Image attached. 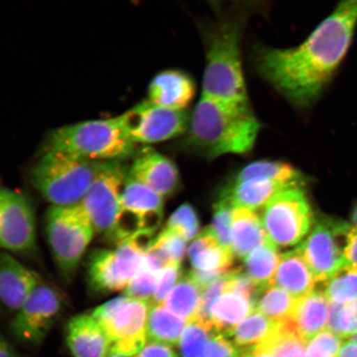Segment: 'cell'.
<instances>
[{
    "mask_svg": "<svg viewBox=\"0 0 357 357\" xmlns=\"http://www.w3.org/2000/svg\"><path fill=\"white\" fill-rule=\"evenodd\" d=\"M357 1L338 4L305 42L291 48H261L257 67L263 77L298 108L319 99L350 47Z\"/></svg>",
    "mask_w": 357,
    "mask_h": 357,
    "instance_id": "obj_1",
    "label": "cell"
},
{
    "mask_svg": "<svg viewBox=\"0 0 357 357\" xmlns=\"http://www.w3.org/2000/svg\"><path fill=\"white\" fill-rule=\"evenodd\" d=\"M261 124L251 106L242 107L201 96L190 116L187 142L208 158L249 153Z\"/></svg>",
    "mask_w": 357,
    "mask_h": 357,
    "instance_id": "obj_2",
    "label": "cell"
},
{
    "mask_svg": "<svg viewBox=\"0 0 357 357\" xmlns=\"http://www.w3.org/2000/svg\"><path fill=\"white\" fill-rule=\"evenodd\" d=\"M245 20V13L225 16L209 31L201 96L250 106L241 54Z\"/></svg>",
    "mask_w": 357,
    "mask_h": 357,
    "instance_id": "obj_3",
    "label": "cell"
},
{
    "mask_svg": "<svg viewBox=\"0 0 357 357\" xmlns=\"http://www.w3.org/2000/svg\"><path fill=\"white\" fill-rule=\"evenodd\" d=\"M134 145L124 127L122 114L67 125L53 131L46 151H61L95 162H112L127 158Z\"/></svg>",
    "mask_w": 357,
    "mask_h": 357,
    "instance_id": "obj_4",
    "label": "cell"
},
{
    "mask_svg": "<svg viewBox=\"0 0 357 357\" xmlns=\"http://www.w3.org/2000/svg\"><path fill=\"white\" fill-rule=\"evenodd\" d=\"M101 164L65 151H45L31 173V181L52 206H73L87 193Z\"/></svg>",
    "mask_w": 357,
    "mask_h": 357,
    "instance_id": "obj_5",
    "label": "cell"
},
{
    "mask_svg": "<svg viewBox=\"0 0 357 357\" xmlns=\"http://www.w3.org/2000/svg\"><path fill=\"white\" fill-rule=\"evenodd\" d=\"M45 227L58 270L66 279L73 278L96 234L86 211L79 204L52 206L47 211Z\"/></svg>",
    "mask_w": 357,
    "mask_h": 357,
    "instance_id": "obj_6",
    "label": "cell"
},
{
    "mask_svg": "<svg viewBox=\"0 0 357 357\" xmlns=\"http://www.w3.org/2000/svg\"><path fill=\"white\" fill-rule=\"evenodd\" d=\"M149 301L119 296L91 312L104 328L110 342V354L134 356L147 343Z\"/></svg>",
    "mask_w": 357,
    "mask_h": 357,
    "instance_id": "obj_7",
    "label": "cell"
},
{
    "mask_svg": "<svg viewBox=\"0 0 357 357\" xmlns=\"http://www.w3.org/2000/svg\"><path fill=\"white\" fill-rule=\"evenodd\" d=\"M260 211L268 242L278 249L300 244L310 233L312 211L302 186L281 190Z\"/></svg>",
    "mask_w": 357,
    "mask_h": 357,
    "instance_id": "obj_8",
    "label": "cell"
},
{
    "mask_svg": "<svg viewBox=\"0 0 357 357\" xmlns=\"http://www.w3.org/2000/svg\"><path fill=\"white\" fill-rule=\"evenodd\" d=\"M146 254L132 238L114 249H98L89 257V287L99 294L124 291L144 265Z\"/></svg>",
    "mask_w": 357,
    "mask_h": 357,
    "instance_id": "obj_9",
    "label": "cell"
},
{
    "mask_svg": "<svg viewBox=\"0 0 357 357\" xmlns=\"http://www.w3.org/2000/svg\"><path fill=\"white\" fill-rule=\"evenodd\" d=\"M128 172L120 160L102 162L95 181L79 203L96 234L109 240L119 211L120 198Z\"/></svg>",
    "mask_w": 357,
    "mask_h": 357,
    "instance_id": "obj_10",
    "label": "cell"
},
{
    "mask_svg": "<svg viewBox=\"0 0 357 357\" xmlns=\"http://www.w3.org/2000/svg\"><path fill=\"white\" fill-rule=\"evenodd\" d=\"M65 296L54 285L42 280L16 312L12 329L19 340L38 345L64 310Z\"/></svg>",
    "mask_w": 357,
    "mask_h": 357,
    "instance_id": "obj_11",
    "label": "cell"
},
{
    "mask_svg": "<svg viewBox=\"0 0 357 357\" xmlns=\"http://www.w3.org/2000/svg\"><path fill=\"white\" fill-rule=\"evenodd\" d=\"M124 127L134 145L153 144L186 133L190 115L186 111L162 108L149 100L122 114Z\"/></svg>",
    "mask_w": 357,
    "mask_h": 357,
    "instance_id": "obj_12",
    "label": "cell"
},
{
    "mask_svg": "<svg viewBox=\"0 0 357 357\" xmlns=\"http://www.w3.org/2000/svg\"><path fill=\"white\" fill-rule=\"evenodd\" d=\"M37 248V230L32 204L24 194L0 188V248L29 255Z\"/></svg>",
    "mask_w": 357,
    "mask_h": 357,
    "instance_id": "obj_13",
    "label": "cell"
},
{
    "mask_svg": "<svg viewBox=\"0 0 357 357\" xmlns=\"http://www.w3.org/2000/svg\"><path fill=\"white\" fill-rule=\"evenodd\" d=\"M348 225L327 220L316 222L296 248L317 283L328 282L344 266L343 248L339 245L337 238L345 234Z\"/></svg>",
    "mask_w": 357,
    "mask_h": 357,
    "instance_id": "obj_14",
    "label": "cell"
},
{
    "mask_svg": "<svg viewBox=\"0 0 357 357\" xmlns=\"http://www.w3.org/2000/svg\"><path fill=\"white\" fill-rule=\"evenodd\" d=\"M163 218V200L149 187L133 178L129 174L124 182L116 220L132 231L158 229Z\"/></svg>",
    "mask_w": 357,
    "mask_h": 357,
    "instance_id": "obj_15",
    "label": "cell"
},
{
    "mask_svg": "<svg viewBox=\"0 0 357 357\" xmlns=\"http://www.w3.org/2000/svg\"><path fill=\"white\" fill-rule=\"evenodd\" d=\"M128 174L162 197L172 195L180 181L176 165L167 156L149 147L137 155Z\"/></svg>",
    "mask_w": 357,
    "mask_h": 357,
    "instance_id": "obj_16",
    "label": "cell"
},
{
    "mask_svg": "<svg viewBox=\"0 0 357 357\" xmlns=\"http://www.w3.org/2000/svg\"><path fill=\"white\" fill-rule=\"evenodd\" d=\"M43 280L10 253L0 254V303L17 312Z\"/></svg>",
    "mask_w": 357,
    "mask_h": 357,
    "instance_id": "obj_17",
    "label": "cell"
},
{
    "mask_svg": "<svg viewBox=\"0 0 357 357\" xmlns=\"http://www.w3.org/2000/svg\"><path fill=\"white\" fill-rule=\"evenodd\" d=\"M66 339L74 357H108L110 354L109 337L91 312L74 316L69 320Z\"/></svg>",
    "mask_w": 357,
    "mask_h": 357,
    "instance_id": "obj_18",
    "label": "cell"
},
{
    "mask_svg": "<svg viewBox=\"0 0 357 357\" xmlns=\"http://www.w3.org/2000/svg\"><path fill=\"white\" fill-rule=\"evenodd\" d=\"M195 92L194 80L189 75L178 70H167L151 80L147 100L165 109L185 111Z\"/></svg>",
    "mask_w": 357,
    "mask_h": 357,
    "instance_id": "obj_19",
    "label": "cell"
},
{
    "mask_svg": "<svg viewBox=\"0 0 357 357\" xmlns=\"http://www.w3.org/2000/svg\"><path fill=\"white\" fill-rule=\"evenodd\" d=\"M328 314L327 298L323 291L314 289L298 298L291 321L298 335L309 342L316 335L327 329Z\"/></svg>",
    "mask_w": 357,
    "mask_h": 357,
    "instance_id": "obj_20",
    "label": "cell"
},
{
    "mask_svg": "<svg viewBox=\"0 0 357 357\" xmlns=\"http://www.w3.org/2000/svg\"><path fill=\"white\" fill-rule=\"evenodd\" d=\"M269 243L257 211L235 208L231 230V248L234 256L247 257L256 248Z\"/></svg>",
    "mask_w": 357,
    "mask_h": 357,
    "instance_id": "obj_21",
    "label": "cell"
},
{
    "mask_svg": "<svg viewBox=\"0 0 357 357\" xmlns=\"http://www.w3.org/2000/svg\"><path fill=\"white\" fill-rule=\"evenodd\" d=\"M289 186L282 183L250 180L240 183L230 182L225 187L220 199H225L235 208L260 211L275 194ZM302 186V185H300Z\"/></svg>",
    "mask_w": 357,
    "mask_h": 357,
    "instance_id": "obj_22",
    "label": "cell"
},
{
    "mask_svg": "<svg viewBox=\"0 0 357 357\" xmlns=\"http://www.w3.org/2000/svg\"><path fill=\"white\" fill-rule=\"evenodd\" d=\"M316 283L314 275L296 249L280 254L272 284L298 298L314 290Z\"/></svg>",
    "mask_w": 357,
    "mask_h": 357,
    "instance_id": "obj_23",
    "label": "cell"
},
{
    "mask_svg": "<svg viewBox=\"0 0 357 357\" xmlns=\"http://www.w3.org/2000/svg\"><path fill=\"white\" fill-rule=\"evenodd\" d=\"M253 302L239 294L226 292L213 303L209 321L214 331L229 337L236 326L254 312Z\"/></svg>",
    "mask_w": 357,
    "mask_h": 357,
    "instance_id": "obj_24",
    "label": "cell"
},
{
    "mask_svg": "<svg viewBox=\"0 0 357 357\" xmlns=\"http://www.w3.org/2000/svg\"><path fill=\"white\" fill-rule=\"evenodd\" d=\"M283 324L275 322L260 312L254 310L227 337L244 354H248L269 342L279 332Z\"/></svg>",
    "mask_w": 357,
    "mask_h": 357,
    "instance_id": "obj_25",
    "label": "cell"
},
{
    "mask_svg": "<svg viewBox=\"0 0 357 357\" xmlns=\"http://www.w3.org/2000/svg\"><path fill=\"white\" fill-rule=\"evenodd\" d=\"M187 321L168 311L163 305L151 303L146 322L147 342L169 347L180 342Z\"/></svg>",
    "mask_w": 357,
    "mask_h": 357,
    "instance_id": "obj_26",
    "label": "cell"
},
{
    "mask_svg": "<svg viewBox=\"0 0 357 357\" xmlns=\"http://www.w3.org/2000/svg\"><path fill=\"white\" fill-rule=\"evenodd\" d=\"M250 180L272 181L287 185H302L301 172L289 164L276 160H257L243 167L231 182Z\"/></svg>",
    "mask_w": 357,
    "mask_h": 357,
    "instance_id": "obj_27",
    "label": "cell"
},
{
    "mask_svg": "<svg viewBox=\"0 0 357 357\" xmlns=\"http://www.w3.org/2000/svg\"><path fill=\"white\" fill-rule=\"evenodd\" d=\"M297 300L284 289L270 284L257 290L254 310L275 322L285 323L291 319Z\"/></svg>",
    "mask_w": 357,
    "mask_h": 357,
    "instance_id": "obj_28",
    "label": "cell"
},
{
    "mask_svg": "<svg viewBox=\"0 0 357 357\" xmlns=\"http://www.w3.org/2000/svg\"><path fill=\"white\" fill-rule=\"evenodd\" d=\"M202 294L203 290L186 275L178 281L162 305L190 323L198 319Z\"/></svg>",
    "mask_w": 357,
    "mask_h": 357,
    "instance_id": "obj_29",
    "label": "cell"
},
{
    "mask_svg": "<svg viewBox=\"0 0 357 357\" xmlns=\"http://www.w3.org/2000/svg\"><path fill=\"white\" fill-rule=\"evenodd\" d=\"M280 259L278 249L271 243L256 248L244 259L245 271L256 284L258 289L272 284Z\"/></svg>",
    "mask_w": 357,
    "mask_h": 357,
    "instance_id": "obj_30",
    "label": "cell"
},
{
    "mask_svg": "<svg viewBox=\"0 0 357 357\" xmlns=\"http://www.w3.org/2000/svg\"><path fill=\"white\" fill-rule=\"evenodd\" d=\"M307 344L290 319L281 326L269 342L257 349L265 351L274 357H305Z\"/></svg>",
    "mask_w": 357,
    "mask_h": 357,
    "instance_id": "obj_31",
    "label": "cell"
},
{
    "mask_svg": "<svg viewBox=\"0 0 357 357\" xmlns=\"http://www.w3.org/2000/svg\"><path fill=\"white\" fill-rule=\"evenodd\" d=\"M216 333L211 323L199 318L187 324L178 342L181 356L206 357L208 343Z\"/></svg>",
    "mask_w": 357,
    "mask_h": 357,
    "instance_id": "obj_32",
    "label": "cell"
},
{
    "mask_svg": "<svg viewBox=\"0 0 357 357\" xmlns=\"http://www.w3.org/2000/svg\"><path fill=\"white\" fill-rule=\"evenodd\" d=\"M324 294L330 303L345 305L357 300V269L343 267L326 282Z\"/></svg>",
    "mask_w": 357,
    "mask_h": 357,
    "instance_id": "obj_33",
    "label": "cell"
},
{
    "mask_svg": "<svg viewBox=\"0 0 357 357\" xmlns=\"http://www.w3.org/2000/svg\"><path fill=\"white\" fill-rule=\"evenodd\" d=\"M234 254L231 249L214 244L190 259L194 270L227 273L233 270Z\"/></svg>",
    "mask_w": 357,
    "mask_h": 357,
    "instance_id": "obj_34",
    "label": "cell"
},
{
    "mask_svg": "<svg viewBox=\"0 0 357 357\" xmlns=\"http://www.w3.org/2000/svg\"><path fill=\"white\" fill-rule=\"evenodd\" d=\"M327 329L342 339L354 337L357 333V300L345 305L329 303Z\"/></svg>",
    "mask_w": 357,
    "mask_h": 357,
    "instance_id": "obj_35",
    "label": "cell"
},
{
    "mask_svg": "<svg viewBox=\"0 0 357 357\" xmlns=\"http://www.w3.org/2000/svg\"><path fill=\"white\" fill-rule=\"evenodd\" d=\"M159 275L158 272L151 271L144 265L139 273L132 280L124 290V296L151 303L158 287Z\"/></svg>",
    "mask_w": 357,
    "mask_h": 357,
    "instance_id": "obj_36",
    "label": "cell"
},
{
    "mask_svg": "<svg viewBox=\"0 0 357 357\" xmlns=\"http://www.w3.org/2000/svg\"><path fill=\"white\" fill-rule=\"evenodd\" d=\"M234 208L226 200L220 199L214 206L212 226L209 227L222 247L231 249V226Z\"/></svg>",
    "mask_w": 357,
    "mask_h": 357,
    "instance_id": "obj_37",
    "label": "cell"
},
{
    "mask_svg": "<svg viewBox=\"0 0 357 357\" xmlns=\"http://www.w3.org/2000/svg\"><path fill=\"white\" fill-rule=\"evenodd\" d=\"M199 227L197 213L191 205L185 204L169 218L166 229L175 231L188 241L197 234Z\"/></svg>",
    "mask_w": 357,
    "mask_h": 357,
    "instance_id": "obj_38",
    "label": "cell"
},
{
    "mask_svg": "<svg viewBox=\"0 0 357 357\" xmlns=\"http://www.w3.org/2000/svg\"><path fill=\"white\" fill-rule=\"evenodd\" d=\"M342 340L337 335L325 329L307 342L305 357H337Z\"/></svg>",
    "mask_w": 357,
    "mask_h": 357,
    "instance_id": "obj_39",
    "label": "cell"
},
{
    "mask_svg": "<svg viewBox=\"0 0 357 357\" xmlns=\"http://www.w3.org/2000/svg\"><path fill=\"white\" fill-rule=\"evenodd\" d=\"M151 248L162 250L172 262L181 264L185 254L186 240L175 231L165 227L162 233L155 239Z\"/></svg>",
    "mask_w": 357,
    "mask_h": 357,
    "instance_id": "obj_40",
    "label": "cell"
},
{
    "mask_svg": "<svg viewBox=\"0 0 357 357\" xmlns=\"http://www.w3.org/2000/svg\"><path fill=\"white\" fill-rule=\"evenodd\" d=\"M182 275L180 263H172L160 272L158 287H156L153 300L151 303L162 305L169 296L174 285L177 284Z\"/></svg>",
    "mask_w": 357,
    "mask_h": 357,
    "instance_id": "obj_41",
    "label": "cell"
},
{
    "mask_svg": "<svg viewBox=\"0 0 357 357\" xmlns=\"http://www.w3.org/2000/svg\"><path fill=\"white\" fill-rule=\"evenodd\" d=\"M227 280V274L216 281H214L213 284L204 290L198 318L205 321V322L211 323V321H209V315H211V307L213 303L215 302L222 294L226 292Z\"/></svg>",
    "mask_w": 357,
    "mask_h": 357,
    "instance_id": "obj_42",
    "label": "cell"
},
{
    "mask_svg": "<svg viewBox=\"0 0 357 357\" xmlns=\"http://www.w3.org/2000/svg\"><path fill=\"white\" fill-rule=\"evenodd\" d=\"M245 354L229 337L218 333L209 340L206 349V357H243Z\"/></svg>",
    "mask_w": 357,
    "mask_h": 357,
    "instance_id": "obj_43",
    "label": "cell"
},
{
    "mask_svg": "<svg viewBox=\"0 0 357 357\" xmlns=\"http://www.w3.org/2000/svg\"><path fill=\"white\" fill-rule=\"evenodd\" d=\"M342 255L344 260L343 267L357 269V230L350 225L346 231Z\"/></svg>",
    "mask_w": 357,
    "mask_h": 357,
    "instance_id": "obj_44",
    "label": "cell"
},
{
    "mask_svg": "<svg viewBox=\"0 0 357 357\" xmlns=\"http://www.w3.org/2000/svg\"><path fill=\"white\" fill-rule=\"evenodd\" d=\"M134 357H180L171 347L160 343L147 342Z\"/></svg>",
    "mask_w": 357,
    "mask_h": 357,
    "instance_id": "obj_45",
    "label": "cell"
},
{
    "mask_svg": "<svg viewBox=\"0 0 357 357\" xmlns=\"http://www.w3.org/2000/svg\"><path fill=\"white\" fill-rule=\"evenodd\" d=\"M337 357H357V344L354 341L348 340L343 342L340 351Z\"/></svg>",
    "mask_w": 357,
    "mask_h": 357,
    "instance_id": "obj_46",
    "label": "cell"
},
{
    "mask_svg": "<svg viewBox=\"0 0 357 357\" xmlns=\"http://www.w3.org/2000/svg\"><path fill=\"white\" fill-rule=\"evenodd\" d=\"M0 357H16L12 347L1 336H0Z\"/></svg>",
    "mask_w": 357,
    "mask_h": 357,
    "instance_id": "obj_47",
    "label": "cell"
},
{
    "mask_svg": "<svg viewBox=\"0 0 357 357\" xmlns=\"http://www.w3.org/2000/svg\"><path fill=\"white\" fill-rule=\"evenodd\" d=\"M248 355L249 357H274L270 354H268V352L259 349H255L251 352H248Z\"/></svg>",
    "mask_w": 357,
    "mask_h": 357,
    "instance_id": "obj_48",
    "label": "cell"
},
{
    "mask_svg": "<svg viewBox=\"0 0 357 357\" xmlns=\"http://www.w3.org/2000/svg\"><path fill=\"white\" fill-rule=\"evenodd\" d=\"M352 226L355 227V229L357 230V205L356 207L354 209V213H352Z\"/></svg>",
    "mask_w": 357,
    "mask_h": 357,
    "instance_id": "obj_49",
    "label": "cell"
},
{
    "mask_svg": "<svg viewBox=\"0 0 357 357\" xmlns=\"http://www.w3.org/2000/svg\"><path fill=\"white\" fill-rule=\"evenodd\" d=\"M108 357H134V356H126L122 355L109 354Z\"/></svg>",
    "mask_w": 357,
    "mask_h": 357,
    "instance_id": "obj_50",
    "label": "cell"
},
{
    "mask_svg": "<svg viewBox=\"0 0 357 357\" xmlns=\"http://www.w3.org/2000/svg\"><path fill=\"white\" fill-rule=\"evenodd\" d=\"M350 340L354 341L357 344V333L354 337L350 338Z\"/></svg>",
    "mask_w": 357,
    "mask_h": 357,
    "instance_id": "obj_51",
    "label": "cell"
},
{
    "mask_svg": "<svg viewBox=\"0 0 357 357\" xmlns=\"http://www.w3.org/2000/svg\"><path fill=\"white\" fill-rule=\"evenodd\" d=\"M243 357H249L248 352V354H245Z\"/></svg>",
    "mask_w": 357,
    "mask_h": 357,
    "instance_id": "obj_52",
    "label": "cell"
},
{
    "mask_svg": "<svg viewBox=\"0 0 357 357\" xmlns=\"http://www.w3.org/2000/svg\"><path fill=\"white\" fill-rule=\"evenodd\" d=\"M1 186H2V185H0V188H1Z\"/></svg>",
    "mask_w": 357,
    "mask_h": 357,
    "instance_id": "obj_53",
    "label": "cell"
}]
</instances>
